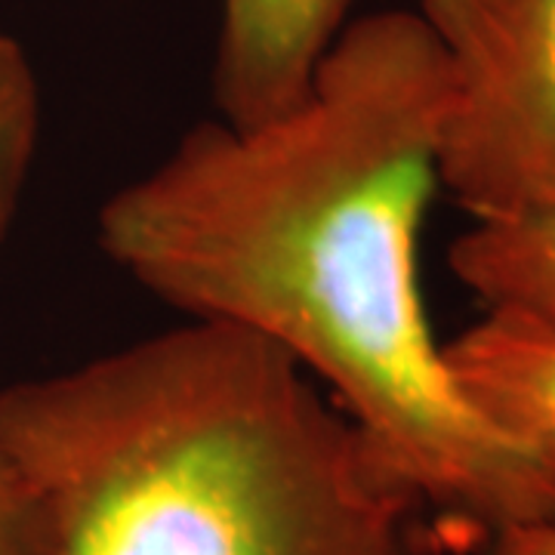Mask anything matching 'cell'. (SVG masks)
Returning <instances> with one entry per match:
<instances>
[{
  "label": "cell",
  "instance_id": "obj_4",
  "mask_svg": "<svg viewBox=\"0 0 555 555\" xmlns=\"http://www.w3.org/2000/svg\"><path fill=\"white\" fill-rule=\"evenodd\" d=\"M352 0H222L217 93L232 127H254L294 108L324 53L349 25Z\"/></svg>",
  "mask_w": 555,
  "mask_h": 555
},
{
  "label": "cell",
  "instance_id": "obj_5",
  "mask_svg": "<svg viewBox=\"0 0 555 555\" xmlns=\"http://www.w3.org/2000/svg\"><path fill=\"white\" fill-rule=\"evenodd\" d=\"M444 361L473 411L555 473V321L485 306L444 346Z\"/></svg>",
  "mask_w": 555,
  "mask_h": 555
},
{
  "label": "cell",
  "instance_id": "obj_3",
  "mask_svg": "<svg viewBox=\"0 0 555 555\" xmlns=\"http://www.w3.org/2000/svg\"><path fill=\"white\" fill-rule=\"evenodd\" d=\"M448 68L438 185L476 219L555 217V0H420Z\"/></svg>",
  "mask_w": 555,
  "mask_h": 555
},
{
  "label": "cell",
  "instance_id": "obj_9",
  "mask_svg": "<svg viewBox=\"0 0 555 555\" xmlns=\"http://www.w3.org/2000/svg\"><path fill=\"white\" fill-rule=\"evenodd\" d=\"M478 546L481 555H555V521L503 528Z\"/></svg>",
  "mask_w": 555,
  "mask_h": 555
},
{
  "label": "cell",
  "instance_id": "obj_6",
  "mask_svg": "<svg viewBox=\"0 0 555 555\" xmlns=\"http://www.w3.org/2000/svg\"><path fill=\"white\" fill-rule=\"evenodd\" d=\"M448 266L485 306H516L555 321V217L476 222Z\"/></svg>",
  "mask_w": 555,
  "mask_h": 555
},
{
  "label": "cell",
  "instance_id": "obj_2",
  "mask_svg": "<svg viewBox=\"0 0 555 555\" xmlns=\"http://www.w3.org/2000/svg\"><path fill=\"white\" fill-rule=\"evenodd\" d=\"M56 555H438L352 416L257 334L185 321L0 392Z\"/></svg>",
  "mask_w": 555,
  "mask_h": 555
},
{
  "label": "cell",
  "instance_id": "obj_8",
  "mask_svg": "<svg viewBox=\"0 0 555 555\" xmlns=\"http://www.w3.org/2000/svg\"><path fill=\"white\" fill-rule=\"evenodd\" d=\"M0 555H56L53 521L35 481L0 438Z\"/></svg>",
  "mask_w": 555,
  "mask_h": 555
},
{
  "label": "cell",
  "instance_id": "obj_1",
  "mask_svg": "<svg viewBox=\"0 0 555 555\" xmlns=\"http://www.w3.org/2000/svg\"><path fill=\"white\" fill-rule=\"evenodd\" d=\"M448 68L416 10L349 22L306 96L204 120L100 210L105 257L192 321L278 346L352 416L441 531L555 521V473L460 396L420 291Z\"/></svg>",
  "mask_w": 555,
  "mask_h": 555
},
{
  "label": "cell",
  "instance_id": "obj_7",
  "mask_svg": "<svg viewBox=\"0 0 555 555\" xmlns=\"http://www.w3.org/2000/svg\"><path fill=\"white\" fill-rule=\"evenodd\" d=\"M38 130L40 90L35 68L20 43L0 31V238L20 207Z\"/></svg>",
  "mask_w": 555,
  "mask_h": 555
}]
</instances>
